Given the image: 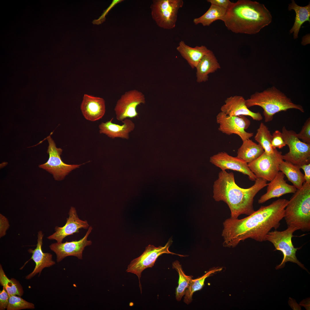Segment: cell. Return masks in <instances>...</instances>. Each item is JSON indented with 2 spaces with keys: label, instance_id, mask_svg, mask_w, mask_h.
Returning a JSON list of instances; mask_svg holds the SVG:
<instances>
[{
  "label": "cell",
  "instance_id": "cell-33",
  "mask_svg": "<svg viewBox=\"0 0 310 310\" xmlns=\"http://www.w3.org/2000/svg\"><path fill=\"white\" fill-rule=\"evenodd\" d=\"M297 136L303 142L310 144V118L305 121L300 131L297 133Z\"/></svg>",
  "mask_w": 310,
  "mask_h": 310
},
{
  "label": "cell",
  "instance_id": "cell-20",
  "mask_svg": "<svg viewBox=\"0 0 310 310\" xmlns=\"http://www.w3.org/2000/svg\"><path fill=\"white\" fill-rule=\"evenodd\" d=\"M80 108L86 119L95 121L101 119L105 114V101L102 98L85 94L83 97Z\"/></svg>",
  "mask_w": 310,
  "mask_h": 310
},
{
  "label": "cell",
  "instance_id": "cell-36",
  "mask_svg": "<svg viewBox=\"0 0 310 310\" xmlns=\"http://www.w3.org/2000/svg\"><path fill=\"white\" fill-rule=\"evenodd\" d=\"M9 225L8 220L4 216L0 214V237L1 238L6 234L7 230Z\"/></svg>",
  "mask_w": 310,
  "mask_h": 310
},
{
  "label": "cell",
  "instance_id": "cell-26",
  "mask_svg": "<svg viewBox=\"0 0 310 310\" xmlns=\"http://www.w3.org/2000/svg\"><path fill=\"white\" fill-rule=\"evenodd\" d=\"M279 168V170L286 176L288 180L297 189L302 187L305 181L304 175L299 168L291 163L283 160L280 164Z\"/></svg>",
  "mask_w": 310,
  "mask_h": 310
},
{
  "label": "cell",
  "instance_id": "cell-25",
  "mask_svg": "<svg viewBox=\"0 0 310 310\" xmlns=\"http://www.w3.org/2000/svg\"><path fill=\"white\" fill-rule=\"evenodd\" d=\"M289 11L293 10L296 13L294 22L290 30V34L293 33V38L296 39L298 38L299 32L302 25L305 22H310V4L304 7L297 5L294 0L289 4Z\"/></svg>",
  "mask_w": 310,
  "mask_h": 310
},
{
  "label": "cell",
  "instance_id": "cell-24",
  "mask_svg": "<svg viewBox=\"0 0 310 310\" xmlns=\"http://www.w3.org/2000/svg\"><path fill=\"white\" fill-rule=\"evenodd\" d=\"M264 152L261 146L249 139L243 141L242 144L238 150L236 157L249 163L258 158Z\"/></svg>",
  "mask_w": 310,
  "mask_h": 310
},
{
  "label": "cell",
  "instance_id": "cell-31",
  "mask_svg": "<svg viewBox=\"0 0 310 310\" xmlns=\"http://www.w3.org/2000/svg\"><path fill=\"white\" fill-rule=\"evenodd\" d=\"M0 283L9 296L13 295L22 296L24 293L22 287L19 282L15 279H10L5 275L2 266L0 265Z\"/></svg>",
  "mask_w": 310,
  "mask_h": 310
},
{
  "label": "cell",
  "instance_id": "cell-16",
  "mask_svg": "<svg viewBox=\"0 0 310 310\" xmlns=\"http://www.w3.org/2000/svg\"><path fill=\"white\" fill-rule=\"evenodd\" d=\"M68 214L69 216L67 218L65 225L61 227L56 226L55 232L48 237V239L55 240L57 242L61 243L67 237L78 233L80 229H88L90 226L87 221L79 218L74 207L70 208Z\"/></svg>",
  "mask_w": 310,
  "mask_h": 310
},
{
  "label": "cell",
  "instance_id": "cell-27",
  "mask_svg": "<svg viewBox=\"0 0 310 310\" xmlns=\"http://www.w3.org/2000/svg\"><path fill=\"white\" fill-rule=\"evenodd\" d=\"M227 10L224 8L211 5L204 14L193 19V23L195 25L201 24L203 26H209L216 20H221L225 15Z\"/></svg>",
  "mask_w": 310,
  "mask_h": 310
},
{
  "label": "cell",
  "instance_id": "cell-28",
  "mask_svg": "<svg viewBox=\"0 0 310 310\" xmlns=\"http://www.w3.org/2000/svg\"><path fill=\"white\" fill-rule=\"evenodd\" d=\"M172 268L178 273V285L176 289L175 297L177 301H180L185 295L193 276L185 274L179 261L176 260L172 263Z\"/></svg>",
  "mask_w": 310,
  "mask_h": 310
},
{
  "label": "cell",
  "instance_id": "cell-14",
  "mask_svg": "<svg viewBox=\"0 0 310 310\" xmlns=\"http://www.w3.org/2000/svg\"><path fill=\"white\" fill-rule=\"evenodd\" d=\"M92 229V227L90 226L85 236L78 240L51 244L49 247L56 254L57 262H60L69 256L75 257L79 259H82L85 248L92 244V241L87 239Z\"/></svg>",
  "mask_w": 310,
  "mask_h": 310
},
{
  "label": "cell",
  "instance_id": "cell-13",
  "mask_svg": "<svg viewBox=\"0 0 310 310\" xmlns=\"http://www.w3.org/2000/svg\"><path fill=\"white\" fill-rule=\"evenodd\" d=\"M145 103L144 96L141 92L135 90L126 92L118 100L115 107L116 119L122 121L128 118L138 117L137 106Z\"/></svg>",
  "mask_w": 310,
  "mask_h": 310
},
{
  "label": "cell",
  "instance_id": "cell-8",
  "mask_svg": "<svg viewBox=\"0 0 310 310\" xmlns=\"http://www.w3.org/2000/svg\"><path fill=\"white\" fill-rule=\"evenodd\" d=\"M282 133L289 151L282 155L283 160L291 163L300 169L304 164L310 163V144L304 143L297 136L293 130H288L284 126Z\"/></svg>",
  "mask_w": 310,
  "mask_h": 310
},
{
  "label": "cell",
  "instance_id": "cell-22",
  "mask_svg": "<svg viewBox=\"0 0 310 310\" xmlns=\"http://www.w3.org/2000/svg\"><path fill=\"white\" fill-rule=\"evenodd\" d=\"M220 68L216 57L210 50L202 57L196 67L197 82L199 83L206 82L208 80L209 74L215 72Z\"/></svg>",
  "mask_w": 310,
  "mask_h": 310
},
{
  "label": "cell",
  "instance_id": "cell-7",
  "mask_svg": "<svg viewBox=\"0 0 310 310\" xmlns=\"http://www.w3.org/2000/svg\"><path fill=\"white\" fill-rule=\"evenodd\" d=\"M296 230L294 228L288 227L285 230L281 231L276 230L270 231L266 235V241L273 244L275 248V251H280L283 254L282 261L276 267V269L283 268L286 262L290 261L296 263L302 268L307 270L296 256V252L299 248L294 247L292 242L293 234Z\"/></svg>",
  "mask_w": 310,
  "mask_h": 310
},
{
  "label": "cell",
  "instance_id": "cell-21",
  "mask_svg": "<svg viewBox=\"0 0 310 310\" xmlns=\"http://www.w3.org/2000/svg\"><path fill=\"white\" fill-rule=\"evenodd\" d=\"M113 118L105 123L102 122L99 126V132L112 138L120 137L128 139L129 133L135 127L134 123L130 119H126L123 121V124L120 125L112 122Z\"/></svg>",
  "mask_w": 310,
  "mask_h": 310
},
{
  "label": "cell",
  "instance_id": "cell-1",
  "mask_svg": "<svg viewBox=\"0 0 310 310\" xmlns=\"http://www.w3.org/2000/svg\"><path fill=\"white\" fill-rule=\"evenodd\" d=\"M288 202L279 199L268 206H261L244 218L226 219L223 223L222 233L223 246L235 247L249 238L261 242L266 241V236L270 230L279 227Z\"/></svg>",
  "mask_w": 310,
  "mask_h": 310
},
{
  "label": "cell",
  "instance_id": "cell-23",
  "mask_svg": "<svg viewBox=\"0 0 310 310\" xmlns=\"http://www.w3.org/2000/svg\"><path fill=\"white\" fill-rule=\"evenodd\" d=\"M177 50L192 69L196 68L202 57L210 50L204 45L191 47L183 40L179 42Z\"/></svg>",
  "mask_w": 310,
  "mask_h": 310
},
{
  "label": "cell",
  "instance_id": "cell-37",
  "mask_svg": "<svg viewBox=\"0 0 310 310\" xmlns=\"http://www.w3.org/2000/svg\"><path fill=\"white\" fill-rule=\"evenodd\" d=\"M207 1L211 5L221 7L226 10L231 7L233 2L229 0H207Z\"/></svg>",
  "mask_w": 310,
  "mask_h": 310
},
{
  "label": "cell",
  "instance_id": "cell-30",
  "mask_svg": "<svg viewBox=\"0 0 310 310\" xmlns=\"http://www.w3.org/2000/svg\"><path fill=\"white\" fill-rule=\"evenodd\" d=\"M272 138V135L268 128L263 123L261 122L257 130L254 139L262 147L264 152L268 154L274 152V149L272 147L271 144Z\"/></svg>",
  "mask_w": 310,
  "mask_h": 310
},
{
  "label": "cell",
  "instance_id": "cell-10",
  "mask_svg": "<svg viewBox=\"0 0 310 310\" xmlns=\"http://www.w3.org/2000/svg\"><path fill=\"white\" fill-rule=\"evenodd\" d=\"M281 152L274 149L273 153L264 152L258 158L248 164L249 167L257 178L270 181L279 171V166L283 160Z\"/></svg>",
  "mask_w": 310,
  "mask_h": 310
},
{
  "label": "cell",
  "instance_id": "cell-32",
  "mask_svg": "<svg viewBox=\"0 0 310 310\" xmlns=\"http://www.w3.org/2000/svg\"><path fill=\"white\" fill-rule=\"evenodd\" d=\"M34 305L20 297L15 295L9 296L7 310H19L25 309H34Z\"/></svg>",
  "mask_w": 310,
  "mask_h": 310
},
{
  "label": "cell",
  "instance_id": "cell-38",
  "mask_svg": "<svg viewBox=\"0 0 310 310\" xmlns=\"http://www.w3.org/2000/svg\"><path fill=\"white\" fill-rule=\"evenodd\" d=\"M122 1V0H114L113 1L112 4L110 5L104 11L102 15L98 19L94 20L93 21V23L94 24H98L101 23L104 21L105 16L108 12L109 10L116 4Z\"/></svg>",
  "mask_w": 310,
  "mask_h": 310
},
{
  "label": "cell",
  "instance_id": "cell-11",
  "mask_svg": "<svg viewBox=\"0 0 310 310\" xmlns=\"http://www.w3.org/2000/svg\"><path fill=\"white\" fill-rule=\"evenodd\" d=\"M46 139L49 144L47 152L49 154V157L46 163L40 165L39 167L53 175L55 180L59 181L63 179L71 170L79 168L82 164L71 165L64 163L60 156L62 150L56 147L50 135L46 137Z\"/></svg>",
  "mask_w": 310,
  "mask_h": 310
},
{
  "label": "cell",
  "instance_id": "cell-29",
  "mask_svg": "<svg viewBox=\"0 0 310 310\" xmlns=\"http://www.w3.org/2000/svg\"><path fill=\"white\" fill-rule=\"evenodd\" d=\"M222 268H215L209 270L204 275L200 277L191 280L189 285L186 290L184 302L188 305L190 303L192 300V296L193 294L195 292L201 290L204 285V282L206 279L210 276L212 274L221 271Z\"/></svg>",
  "mask_w": 310,
  "mask_h": 310
},
{
  "label": "cell",
  "instance_id": "cell-39",
  "mask_svg": "<svg viewBox=\"0 0 310 310\" xmlns=\"http://www.w3.org/2000/svg\"><path fill=\"white\" fill-rule=\"evenodd\" d=\"M304 171V178L305 182L308 183L310 184V163L303 165L301 167Z\"/></svg>",
  "mask_w": 310,
  "mask_h": 310
},
{
  "label": "cell",
  "instance_id": "cell-12",
  "mask_svg": "<svg viewBox=\"0 0 310 310\" xmlns=\"http://www.w3.org/2000/svg\"><path fill=\"white\" fill-rule=\"evenodd\" d=\"M216 121L219 125L218 130L227 135L237 134L242 141L250 139L253 135V133L245 131L249 127L251 122L245 116H230L220 112L216 116Z\"/></svg>",
  "mask_w": 310,
  "mask_h": 310
},
{
  "label": "cell",
  "instance_id": "cell-6",
  "mask_svg": "<svg viewBox=\"0 0 310 310\" xmlns=\"http://www.w3.org/2000/svg\"><path fill=\"white\" fill-rule=\"evenodd\" d=\"M182 0H154L150 6L152 18L160 27L166 30L174 28Z\"/></svg>",
  "mask_w": 310,
  "mask_h": 310
},
{
  "label": "cell",
  "instance_id": "cell-19",
  "mask_svg": "<svg viewBox=\"0 0 310 310\" xmlns=\"http://www.w3.org/2000/svg\"><path fill=\"white\" fill-rule=\"evenodd\" d=\"M285 175L279 171L275 177L267 184L266 192L258 199L259 204H263L272 198L278 197L284 194L294 193L297 189L288 184L284 178Z\"/></svg>",
  "mask_w": 310,
  "mask_h": 310
},
{
  "label": "cell",
  "instance_id": "cell-3",
  "mask_svg": "<svg viewBox=\"0 0 310 310\" xmlns=\"http://www.w3.org/2000/svg\"><path fill=\"white\" fill-rule=\"evenodd\" d=\"M272 19L270 12L264 4L239 0L232 3L221 20L234 33L253 34L270 24Z\"/></svg>",
  "mask_w": 310,
  "mask_h": 310
},
{
  "label": "cell",
  "instance_id": "cell-34",
  "mask_svg": "<svg viewBox=\"0 0 310 310\" xmlns=\"http://www.w3.org/2000/svg\"><path fill=\"white\" fill-rule=\"evenodd\" d=\"M271 144L273 149H281L286 145L282 133L280 131L277 130L273 133Z\"/></svg>",
  "mask_w": 310,
  "mask_h": 310
},
{
  "label": "cell",
  "instance_id": "cell-17",
  "mask_svg": "<svg viewBox=\"0 0 310 310\" xmlns=\"http://www.w3.org/2000/svg\"><path fill=\"white\" fill-rule=\"evenodd\" d=\"M221 112L232 116H247L254 120L260 121L263 119L259 112L255 113L249 109L246 104V100L241 96L235 95L227 98L220 108Z\"/></svg>",
  "mask_w": 310,
  "mask_h": 310
},
{
  "label": "cell",
  "instance_id": "cell-35",
  "mask_svg": "<svg viewBox=\"0 0 310 310\" xmlns=\"http://www.w3.org/2000/svg\"><path fill=\"white\" fill-rule=\"evenodd\" d=\"M9 296L3 287L0 292V310H4L7 309L8 305Z\"/></svg>",
  "mask_w": 310,
  "mask_h": 310
},
{
  "label": "cell",
  "instance_id": "cell-5",
  "mask_svg": "<svg viewBox=\"0 0 310 310\" xmlns=\"http://www.w3.org/2000/svg\"><path fill=\"white\" fill-rule=\"evenodd\" d=\"M284 218L288 227L310 231V184L305 182L294 193L285 209Z\"/></svg>",
  "mask_w": 310,
  "mask_h": 310
},
{
  "label": "cell",
  "instance_id": "cell-4",
  "mask_svg": "<svg viewBox=\"0 0 310 310\" xmlns=\"http://www.w3.org/2000/svg\"><path fill=\"white\" fill-rule=\"evenodd\" d=\"M246 104L248 108L255 106L261 107L266 122L271 121L276 113L290 109H295L304 112L302 106L294 103L290 98L274 87L252 94L246 100Z\"/></svg>",
  "mask_w": 310,
  "mask_h": 310
},
{
  "label": "cell",
  "instance_id": "cell-9",
  "mask_svg": "<svg viewBox=\"0 0 310 310\" xmlns=\"http://www.w3.org/2000/svg\"><path fill=\"white\" fill-rule=\"evenodd\" d=\"M172 242V239H170L164 246L156 247L153 245H149L146 247L145 251L141 255L131 261L128 266L126 272L136 275L139 280L140 286L141 285L140 279L142 272L147 268H152L157 258L162 254L167 253L177 255L181 257L186 256L172 252L169 251V247Z\"/></svg>",
  "mask_w": 310,
  "mask_h": 310
},
{
  "label": "cell",
  "instance_id": "cell-2",
  "mask_svg": "<svg viewBox=\"0 0 310 310\" xmlns=\"http://www.w3.org/2000/svg\"><path fill=\"white\" fill-rule=\"evenodd\" d=\"M267 181L257 178L253 186L243 188L236 183L232 173L221 170L214 183L213 197L216 202L222 201L227 204L232 218H238L242 214L249 215L255 211L253 206L255 196L267 186Z\"/></svg>",
  "mask_w": 310,
  "mask_h": 310
},
{
  "label": "cell",
  "instance_id": "cell-15",
  "mask_svg": "<svg viewBox=\"0 0 310 310\" xmlns=\"http://www.w3.org/2000/svg\"><path fill=\"white\" fill-rule=\"evenodd\" d=\"M210 162L222 171L230 169L239 172L247 175L249 179L253 181H255L257 178L249 169L247 163L225 152H220L212 156Z\"/></svg>",
  "mask_w": 310,
  "mask_h": 310
},
{
  "label": "cell",
  "instance_id": "cell-18",
  "mask_svg": "<svg viewBox=\"0 0 310 310\" xmlns=\"http://www.w3.org/2000/svg\"><path fill=\"white\" fill-rule=\"evenodd\" d=\"M43 236L42 231L40 230L38 232L36 248L34 250L30 249L28 250L30 253L32 254L30 259L34 261L36 265L33 271L26 276V279H31L38 273L40 275L44 268L50 267L55 264L53 259L52 255L49 253H44L42 250Z\"/></svg>",
  "mask_w": 310,
  "mask_h": 310
}]
</instances>
